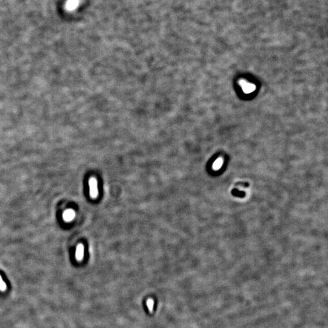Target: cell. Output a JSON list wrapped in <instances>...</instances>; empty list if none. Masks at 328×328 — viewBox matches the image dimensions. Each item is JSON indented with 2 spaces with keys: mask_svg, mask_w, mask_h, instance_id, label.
Masks as SVG:
<instances>
[{
  "mask_svg": "<svg viewBox=\"0 0 328 328\" xmlns=\"http://www.w3.org/2000/svg\"><path fill=\"white\" fill-rule=\"evenodd\" d=\"M154 300L152 298H148L147 301V306L148 307V309L149 311V312L152 313L153 312V308H154Z\"/></svg>",
  "mask_w": 328,
  "mask_h": 328,
  "instance_id": "5",
  "label": "cell"
},
{
  "mask_svg": "<svg viewBox=\"0 0 328 328\" xmlns=\"http://www.w3.org/2000/svg\"><path fill=\"white\" fill-rule=\"evenodd\" d=\"M89 193L90 196L92 199H96L98 194V185L97 179L92 177L89 180Z\"/></svg>",
  "mask_w": 328,
  "mask_h": 328,
  "instance_id": "1",
  "label": "cell"
},
{
  "mask_svg": "<svg viewBox=\"0 0 328 328\" xmlns=\"http://www.w3.org/2000/svg\"><path fill=\"white\" fill-rule=\"evenodd\" d=\"M6 289H7L6 284L4 283L1 275H0V290L2 292H4L6 290Z\"/></svg>",
  "mask_w": 328,
  "mask_h": 328,
  "instance_id": "6",
  "label": "cell"
},
{
  "mask_svg": "<svg viewBox=\"0 0 328 328\" xmlns=\"http://www.w3.org/2000/svg\"><path fill=\"white\" fill-rule=\"evenodd\" d=\"M232 193H233V195L237 196H239V197H242L245 196V193L244 192H239L238 190H235V189L232 191Z\"/></svg>",
  "mask_w": 328,
  "mask_h": 328,
  "instance_id": "8",
  "label": "cell"
},
{
  "mask_svg": "<svg viewBox=\"0 0 328 328\" xmlns=\"http://www.w3.org/2000/svg\"><path fill=\"white\" fill-rule=\"evenodd\" d=\"M222 160H221V159H218L215 162L214 165H213V167H214L215 168H219V167L222 165Z\"/></svg>",
  "mask_w": 328,
  "mask_h": 328,
  "instance_id": "9",
  "label": "cell"
},
{
  "mask_svg": "<svg viewBox=\"0 0 328 328\" xmlns=\"http://www.w3.org/2000/svg\"><path fill=\"white\" fill-rule=\"evenodd\" d=\"M84 257V246L82 244H79L76 249L75 258L78 261H81Z\"/></svg>",
  "mask_w": 328,
  "mask_h": 328,
  "instance_id": "4",
  "label": "cell"
},
{
  "mask_svg": "<svg viewBox=\"0 0 328 328\" xmlns=\"http://www.w3.org/2000/svg\"><path fill=\"white\" fill-rule=\"evenodd\" d=\"M239 84L241 86L243 91L246 94H249L253 92L256 89L255 85L248 83L244 80H241L239 81Z\"/></svg>",
  "mask_w": 328,
  "mask_h": 328,
  "instance_id": "2",
  "label": "cell"
},
{
  "mask_svg": "<svg viewBox=\"0 0 328 328\" xmlns=\"http://www.w3.org/2000/svg\"><path fill=\"white\" fill-rule=\"evenodd\" d=\"M69 6H67V7L69 8V9L72 10L73 8H75L77 7V1L76 0H70L69 2H68Z\"/></svg>",
  "mask_w": 328,
  "mask_h": 328,
  "instance_id": "7",
  "label": "cell"
},
{
  "mask_svg": "<svg viewBox=\"0 0 328 328\" xmlns=\"http://www.w3.org/2000/svg\"><path fill=\"white\" fill-rule=\"evenodd\" d=\"M76 213L73 209H67L63 214V218L65 222H71L75 217Z\"/></svg>",
  "mask_w": 328,
  "mask_h": 328,
  "instance_id": "3",
  "label": "cell"
}]
</instances>
